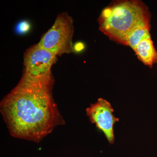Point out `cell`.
<instances>
[{"label": "cell", "instance_id": "52a82bcc", "mask_svg": "<svg viewBox=\"0 0 157 157\" xmlns=\"http://www.w3.org/2000/svg\"><path fill=\"white\" fill-rule=\"evenodd\" d=\"M151 24H146L140 26L130 35L128 39L127 46H130L133 50L143 39L151 36Z\"/></svg>", "mask_w": 157, "mask_h": 157}, {"label": "cell", "instance_id": "6da1fadb", "mask_svg": "<svg viewBox=\"0 0 157 157\" xmlns=\"http://www.w3.org/2000/svg\"><path fill=\"white\" fill-rule=\"evenodd\" d=\"M52 77L35 78L23 74L19 83L1 104L12 136L38 141L60 123L52 97Z\"/></svg>", "mask_w": 157, "mask_h": 157}, {"label": "cell", "instance_id": "9c48e42d", "mask_svg": "<svg viewBox=\"0 0 157 157\" xmlns=\"http://www.w3.org/2000/svg\"><path fill=\"white\" fill-rule=\"evenodd\" d=\"M84 48L85 45L82 42H76L73 45V52H79L83 50Z\"/></svg>", "mask_w": 157, "mask_h": 157}, {"label": "cell", "instance_id": "ba28073f", "mask_svg": "<svg viewBox=\"0 0 157 157\" xmlns=\"http://www.w3.org/2000/svg\"><path fill=\"white\" fill-rule=\"evenodd\" d=\"M30 24L27 21H22L17 25L16 30L19 34H25L30 29Z\"/></svg>", "mask_w": 157, "mask_h": 157}, {"label": "cell", "instance_id": "8992f818", "mask_svg": "<svg viewBox=\"0 0 157 157\" xmlns=\"http://www.w3.org/2000/svg\"><path fill=\"white\" fill-rule=\"evenodd\" d=\"M134 51L138 59L145 66L152 68L157 63V51L151 36L142 40Z\"/></svg>", "mask_w": 157, "mask_h": 157}, {"label": "cell", "instance_id": "7a4b0ae2", "mask_svg": "<svg viewBox=\"0 0 157 157\" xmlns=\"http://www.w3.org/2000/svg\"><path fill=\"white\" fill-rule=\"evenodd\" d=\"M148 7L140 0L112 2L101 12L98 21L99 30L110 40L127 45L130 35L137 28L151 24Z\"/></svg>", "mask_w": 157, "mask_h": 157}, {"label": "cell", "instance_id": "3957f363", "mask_svg": "<svg viewBox=\"0 0 157 157\" xmlns=\"http://www.w3.org/2000/svg\"><path fill=\"white\" fill-rule=\"evenodd\" d=\"M73 19L67 12L59 14L53 25L41 38L38 44L57 56L73 52Z\"/></svg>", "mask_w": 157, "mask_h": 157}, {"label": "cell", "instance_id": "277c9868", "mask_svg": "<svg viewBox=\"0 0 157 157\" xmlns=\"http://www.w3.org/2000/svg\"><path fill=\"white\" fill-rule=\"evenodd\" d=\"M57 56L38 44L28 49L24 57V75L35 78L52 77L51 68Z\"/></svg>", "mask_w": 157, "mask_h": 157}, {"label": "cell", "instance_id": "5b68a950", "mask_svg": "<svg viewBox=\"0 0 157 157\" xmlns=\"http://www.w3.org/2000/svg\"><path fill=\"white\" fill-rule=\"evenodd\" d=\"M86 114L92 123L95 124L104 133L109 144L115 141L113 126L119 121L113 114L114 109L108 101L99 98L96 103L91 104L86 109Z\"/></svg>", "mask_w": 157, "mask_h": 157}]
</instances>
